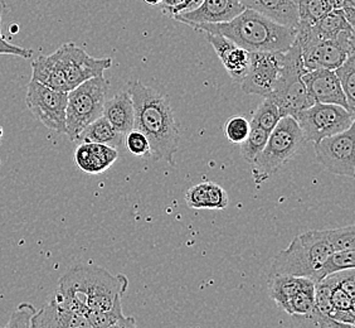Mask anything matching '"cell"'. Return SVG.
Returning <instances> with one entry per match:
<instances>
[{"mask_svg":"<svg viewBox=\"0 0 355 328\" xmlns=\"http://www.w3.org/2000/svg\"><path fill=\"white\" fill-rule=\"evenodd\" d=\"M128 284V278L121 274L112 275L103 268L76 265L62 277L53 298L63 307L85 315L91 309H120Z\"/></svg>","mask_w":355,"mask_h":328,"instance_id":"obj_1","label":"cell"},{"mask_svg":"<svg viewBox=\"0 0 355 328\" xmlns=\"http://www.w3.org/2000/svg\"><path fill=\"white\" fill-rule=\"evenodd\" d=\"M129 92L135 113L134 129L140 130L149 139V156L154 161H164L173 165L180 131L169 97L140 81L131 82Z\"/></svg>","mask_w":355,"mask_h":328,"instance_id":"obj_2","label":"cell"},{"mask_svg":"<svg viewBox=\"0 0 355 328\" xmlns=\"http://www.w3.org/2000/svg\"><path fill=\"white\" fill-rule=\"evenodd\" d=\"M193 29L223 35L237 46L251 52H286L296 38V29L279 24L252 9L225 23H207Z\"/></svg>","mask_w":355,"mask_h":328,"instance_id":"obj_3","label":"cell"},{"mask_svg":"<svg viewBox=\"0 0 355 328\" xmlns=\"http://www.w3.org/2000/svg\"><path fill=\"white\" fill-rule=\"evenodd\" d=\"M331 253L333 249L325 236V230L301 233L275 256L270 277L294 275L311 279L313 274Z\"/></svg>","mask_w":355,"mask_h":328,"instance_id":"obj_4","label":"cell"},{"mask_svg":"<svg viewBox=\"0 0 355 328\" xmlns=\"http://www.w3.org/2000/svg\"><path fill=\"white\" fill-rule=\"evenodd\" d=\"M306 71L301 58L300 44L295 38L291 47L282 52L279 77L268 95L280 110L281 117H295L314 104L302 80Z\"/></svg>","mask_w":355,"mask_h":328,"instance_id":"obj_5","label":"cell"},{"mask_svg":"<svg viewBox=\"0 0 355 328\" xmlns=\"http://www.w3.org/2000/svg\"><path fill=\"white\" fill-rule=\"evenodd\" d=\"M305 143L300 126L293 117H282L270 133L267 143L253 161L252 176L257 185L263 183L294 157Z\"/></svg>","mask_w":355,"mask_h":328,"instance_id":"obj_6","label":"cell"},{"mask_svg":"<svg viewBox=\"0 0 355 328\" xmlns=\"http://www.w3.org/2000/svg\"><path fill=\"white\" fill-rule=\"evenodd\" d=\"M109 83L103 76L89 79L69 91L66 108V134L76 142L78 134L89 124L103 117Z\"/></svg>","mask_w":355,"mask_h":328,"instance_id":"obj_7","label":"cell"},{"mask_svg":"<svg viewBox=\"0 0 355 328\" xmlns=\"http://www.w3.org/2000/svg\"><path fill=\"white\" fill-rule=\"evenodd\" d=\"M294 119L300 126L305 142L316 143L348 129L354 124L355 114L335 104L314 103Z\"/></svg>","mask_w":355,"mask_h":328,"instance_id":"obj_8","label":"cell"},{"mask_svg":"<svg viewBox=\"0 0 355 328\" xmlns=\"http://www.w3.org/2000/svg\"><path fill=\"white\" fill-rule=\"evenodd\" d=\"M69 92L49 89L40 82L28 83V109L46 128L66 134V108Z\"/></svg>","mask_w":355,"mask_h":328,"instance_id":"obj_9","label":"cell"},{"mask_svg":"<svg viewBox=\"0 0 355 328\" xmlns=\"http://www.w3.org/2000/svg\"><path fill=\"white\" fill-rule=\"evenodd\" d=\"M316 157L336 176L355 177V125L315 143Z\"/></svg>","mask_w":355,"mask_h":328,"instance_id":"obj_10","label":"cell"},{"mask_svg":"<svg viewBox=\"0 0 355 328\" xmlns=\"http://www.w3.org/2000/svg\"><path fill=\"white\" fill-rule=\"evenodd\" d=\"M300 48L305 69L334 71L355 52L354 29L343 31L335 38L311 42Z\"/></svg>","mask_w":355,"mask_h":328,"instance_id":"obj_11","label":"cell"},{"mask_svg":"<svg viewBox=\"0 0 355 328\" xmlns=\"http://www.w3.org/2000/svg\"><path fill=\"white\" fill-rule=\"evenodd\" d=\"M53 55L61 66L71 90L75 89L89 79L103 76L106 69L112 66L110 57L96 58L89 56L83 48L75 43H63Z\"/></svg>","mask_w":355,"mask_h":328,"instance_id":"obj_12","label":"cell"},{"mask_svg":"<svg viewBox=\"0 0 355 328\" xmlns=\"http://www.w3.org/2000/svg\"><path fill=\"white\" fill-rule=\"evenodd\" d=\"M282 52H251L250 67L243 81L242 91L247 95H270L279 77Z\"/></svg>","mask_w":355,"mask_h":328,"instance_id":"obj_13","label":"cell"},{"mask_svg":"<svg viewBox=\"0 0 355 328\" xmlns=\"http://www.w3.org/2000/svg\"><path fill=\"white\" fill-rule=\"evenodd\" d=\"M245 9L239 0H202L196 9L177 14L173 19L193 28L198 24L231 21Z\"/></svg>","mask_w":355,"mask_h":328,"instance_id":"obj_14","label":"cell"},{"mask_svg":"<svg viewBox=\"0 0 355 328\" xmlns=\"http://www.w3.org/2000/svg\"><path fill=\"white\" fill-rule=\"evenodd\" d=\"M302 80L314 103L335 104L349 110L348 101L343 92L340 82L333 69H308L302 75Z\"/></svg>","mask_w":355,"mask_h":328,"instance_id":"obj_15","label":"cell"},{"mask_svg":"<svg viewBox=\"0 0 355 328\" xmlns=\"http://www.w3.org/2000/svg\"><path fill=\"white\" fill-rule=\"evenodd\" d=\"M205 35L207 41L212 44L222 65L225 66V71L231 76L233 81L237 83L243 81L250 67L251 54L223 35L212 33Z\"/></svg>","mask_w":355,"mask_h":328,"instance_id":"obj_16","label":"cell"},{"mask_svg":"<svg viewBox=\"0 0 355 328\" xmlns=\"http://www.w3.org/2000/svg\"><path fill=\"white\" fill-rule=\"evenodd\" d=\"M31 327L89 328L91 326L86 315L73 309L63 307L53 298L40 309V312H35Z\"/></svg>","mask_w":355,"mask_h":328,"instance_id":"obj_17","label":"cell"},{"mask_svg":"<svg viewBox=\"0 0 355 328\" xmlns=\"http://www.w3.org/2000/svg\"><path fill=\"white\" fill-rule=\"evenodd\" d=\"M117 158L116 148L106 144L80 143L75 151L77 167L89 174H100L107 171Z\"/></svg>","mask_w":355,"mask_h":328,"instance_id":"obj_18","label":"cell"},{"mask_svg":"<svg viewBox=\"0 0 355 328\" xmlns=\"http://www.w3.org/2000/svg\"><path fill=\"white\" fill-rule=\"evenodd\" d=\"M243 7L263 14L271 21L290 28L299 24V0H239Z\"/></svg>","mask_w":355,"mask_h":328,"instance_id":"obj_19","label":"cell"},{"mask_svg":"<svg viewBox=\"0 0 355 328\" xmlns=\"http://www.w3.org/2000/svg\"><path fill=\"white\" fill-rule=\"evenodd\" d=\"M103 117L109 120L115 129L123 137L134 129L135 113L129 91H123L114 96L103 105Z\"/></svg>","mask_w":355,"mask_h":328,"instance_id":"obj_20","label":"cell"},{"mask_svg":"<svg viewBox=\"0 0 355 328\" xmlns=\"http://www.w3.org/2000/svg\"><path fill=\"white\" fill-rule=\"evenodd\" d=\"M32 80L40 82L49 89L69 92L71 91L69 82L64 77L61 66L58 65L55 56H40L32 62Z\"/></svg>","mask_w":355,"mask_h":328,"instance_id":"obj_21","label":"cell"},{"mask_svg":"<svg viewBox=\"0 0 355 328\" xmlns=\"http://www.w3.org/2000/svg\"><path fill=\"white\" fill-rule=\"evenodd\" d=\"M123 137L119 133L106 117H100L95 122L89 124L78 134L76 143H100L106 144L112 148H119L123 143Z\"/></svg>","mask_w":355,"mask_h":328,"instance_id":"obj_22","label":"cell"},{"mask_svg":"<svg viewBox=\"0 0 355 328\" xmlns=\"http://www.w3.org/2000/svg\"><path fill=\"white\" fill-rule=\"evenodd\" d=\"M314 281L304 277L294 275H272L268 279V294L271 300L282 309L295 294Z\"/></svg>","mask_w":355,"mask_h":328,"instance_id":"obj_23","label":"cell"},{"mask_svg":"<svg viewBox=\"0 0 355 328\" xmlns=\"http://www.w3.org/2000/svg\"><path fill=\"white\" fill-rule=\"evenodd\" d=\"M355 268V250L349 249V250H340V252H333L329 255L327 260L321 264L320 268L313 274L311 281L314 283L325 279L331 274L343 272V270H349Z\"/></svg>","mask_w":355,"mask_h":328,"instance_id":"obj_24","label":"cell"},{"mask_svg":"<svg viewBox=\"0 0 355 328\" xmlns=\"http://www.w3.org/2000/svg\"><path fill=\"white\" fill-rule=\"evenodd\" d=\"M86 317L89 320V326L94 328L137 327L135 318L123 315V308L111 311L91 309L86 313Z\"/></svg>","mask_w":355,"mask_h":328,"instance_id":"obj_25","label":"cell"},{"mask_svg":"<svg viewBox=\"0 0 355 328\" xmlns=\"http://www.w3.org/2000/svg\"><path fill=\"white\" fill-rule=\"evenodd\" d=\"M334 71L348 101L349 110L355 114V52L350 54L347 60Z\"/></svg>","mask_w":355,"mask_h":328,"instance_id":"obj_26","label":"cell"},{"mask_svg":"<svg viewBox=\"0 0 355 328\" xmlns=\"http://www.w3.org/2000/svg\"><path fill=\"white\" fill-rule=\"evenodd\" d=\"M333 7L327 0H299V24L297 26H314L320 21Z\"/></svg>","mask_w":355,"mask_h":328,"instance_id":"obj_27","label":"cell"},{"mask_svg":"<svg viewBox=\"0 0 355 328\" xmlns=\"http://www.w3.org/2000/svg\"><path fill=\"white\" fill-rule=\"evenodd\" d=\"M280 119V110L277 105L270 96H266L253 113L251 124L260 126L261 129L266 130L267 133H271Z\"/></svg>","mask_w":355,"mask_h":328,"instance_id":"obj_28","label":"cell"},{"mask_svg":"<svg viewBox=\"0 0 355 328\" xmlns=\"http://www.w3.org/2000/svg\"><path fill=\"white\" fill-rule=\"evenodd\" d=\"M268 136L270 133H267L266 130L261 129L260 126L251 124L248 136L241 143V156L243 159L250 164L252 163L266 145Z\"/></svg>","mask_w":355,"mask_h":328,"instance_id":"obj_29","label":"cell"},{"mask_svg":"<svg viewBox=\"0 0 355 328\" xmlns=\"http://www.w3.org/2000/svg\"><path fill=\"white\" fill-rule=\"evenodd\" d=\"M315 283L309 284L308 287L302 288L300 292L295 294L294 297L287 302L282 307L287 315H301L311 312L315 307Z\"/></svg>","mask_w":355,"mask_h":328,"instance_id":"obj_30","label":"cell"},{"mask_svg":"<svg viewBox=\"0 0 355 328\" xmlns=\"http://www.w3.org/2000/svg\"><path fill=\"white\" fill-rule=\"evenodd\" d=\"M293 323L299 327H315V328H344V326L339 322L334 321L329 315L321 313L318 308L314 307L311 312L306 315H291Z\"/></svg>","mask_w":355,"mask_h":328,"instance_id":"obj_31","label":"cell"},{"mask_svg":"<svg viewBox=\"0 0 355 328\" xmlns=\"http://www.w3.org/2000/svg\"><path fill=\"white\" fill-rule=\"evenodd\" d=\"M325 236L333 252L349 250L355 247V226L349 225L340 229L325 230Z\"/></svg>","mask_w":355,"mask_h":328,"instance_id":"obj_32","label":"cell"},{"mask_svg":"<svg viewBox=\"0 0 355 328\" xmlns=\"http://www.w3.org/2000/svg\"><path fill=\"white\" fill-rule=\"evenodd\" d=\"M251 129V123L242 115L232 117L225 125V137L234 144H241L246 139Z\"/></svg>","mask_w":355,"mask_h":328,"instance_id":"obj_33","label":"cell"},{"mask_svg":"<svg viewBox=\"0 0 355 328\" xmlns=\"http://www.w3.org/2000/svg\"><path fill=\"white\" fill-rule=\"evenodd\" d=\"M125 143L128 149L137 157H146L150 151L149 139L140 130L132 129L125 136Z\"/></svg>","mask_w":355,"mask_h":328,"instance_id":"obj_34","label":"cell"},{"mask_svg":"<svg viewBox=\"0 0 355 328\" xmlns=\"http://www.w3.org/2000/svg\"><path fill=\"white\" fill-rule=\"evenodd\" d=\"M230 199L223 187L207 182V208L208 210H225L228 207Z\"/></svg>","mask_w":355,"mask_h":328,"instance_id":"obj_35","label":"cell"},{"mask_svg":"<svg viewBox=\"0 0 355 328\" xmlns=\"http://www.w3.org/2000/svg\"><path fill=\"white\" fill-rule=\"evenodd\" d=\"M35 309L29 303H21L13 312L10 320L7 323L8 328L31 327L32 318L35 315Z\"/></svg>","mask_w":355,"mask_h":328,"instance_id":"obj_36","label":"cell"},{"mask_svg":"<svg viewBox=\"0 0 355 328\" xmlns=\"http://www.w3.org/2000/svg\"><path fill=\"white\" fill-rule=\"evenodd\" d=\"M185 201L191 208L207 210V182L191 186L185 193Z\"/></svg>","mask_w":355,"mask_h":328,"instance_id":"obj_37","label":"cell"},{"mask_svg":"<svg viewBox=\"0 0 355 328\" xmlns=\"http://www.w3.org/2000/svg\"><path fill=\"white\" fill-rule=\"evenodd\" d=\"M3 9H4V1L0 0V27H1V14H3ZM0 55H9V56H18L21 58H29L31 56L33 55L32 49H27V48L18 47L10 44L9 42L4 40V37L1 35L0 32Z\"/></svg>","mask_w":355,"mask_h":328,"instance_id":"obj_38","label":"cell"},{"mask_svg":"<svg viewBox=\"0 0 355 328\" xmlns=\"http://www.w3.org/2000/svg\"><path fill=\"white\" fill-rule=\"evenodd\" d=\"M187 0H162L159 3V7L162 9V12L169 17L174 18L177 14H179L180 7L184 4Z\"/></svg>","mask_w":355,"mask_h":328,"instance_id":"obj_39","label":"cell"},{"mask_svg":"<svg viewBox=\"0 0 355 328\" xmlns=\"http://www.w3.org/2000/svg\"><path fill=\"white\" fill-rule=\"evenodd\" d=\"M343 13L345 15L347 21L354 27L355 21V0H343Z\"/></svg>","mask_w":355,"mask_h":328,"instance_id":"obj_40","label":"cell"},{"mask_svg":"<svg viewBox=\"0 0 355 328\" xmlns=\"http://www.w3.org/2000/svg\"><path fill=\"white\" fill-rule=\"evenodd\" d=\"M202 3V0H187L184 4L180 7L179 13H183V12H188V10H193L196 8L198 7L199 4Z\"/></svg>","mask_w":355,"mask_h":328,"instance_id":"obj_41","label":"cell"},{"mask_svg":"<svg viewBox=\"0 0 355 328\" xmlns=\"http://www.w3.org/2000/svg\"><path fill=\"white\" fill-rule=\"evenodd\" d=\"M327 1L330 3L333 9H340L342 8L343 0H327Z\"/></svg>","mask_w":355,"mask_h":328,"instance_id":"obj_42","label":"cell"},{"mask_svg":"<svg viewBox=\"0 0 355 328\" xmlns=\"http://www.w3.org/2000/svg\"><path fill=\"white\" fill-rule=\"evenodd\" d=\"M146 4H149V6H159V3L162 1V0H144Z\"/></svg>","mask_w":355,"mask_h":328,"instance_id":"obj_43","label":"cell"},{"mask_svg":"<svg viewBox=\"0 0 355 328\" xmlns=\"http://www.w3.org/2000/svg\"><path fill=\"white\" fill-rule=\"evenodd\" d=\"M1 137H3V128L0 126V140H1Z\"/></svg>","mask_w":355,"mask_h":328,"instance_id":"obj_44","label":"cell"}]
</instances>
